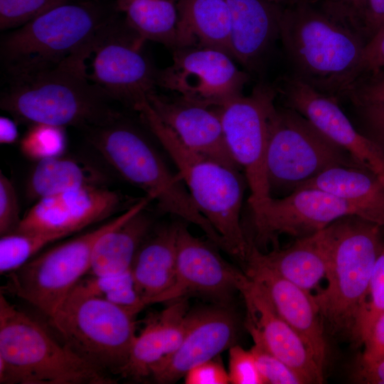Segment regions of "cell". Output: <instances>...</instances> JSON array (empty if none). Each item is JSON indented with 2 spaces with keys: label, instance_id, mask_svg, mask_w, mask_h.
<instances>
[{
  "label": "cell",
  "instance_id": "cell-12",
  "mask_svg": "<svg viewBox=\"0 0 384 384\" xmlns=\"http://www.w3.org/2000/svg\"><path fill=\"white\" fill-rule=\"evenodd\" d=\"M145 42L119 16L104 30L92 51L90 79L114 101L134 110L157 86L158 71L143 52Z\"/></svg>",
  "mask_w": 384,
  "mask_h": 384
},
{
  "label": "cell",
  "instance_id": "cell-38",
  "mask_svg": "<svg viewBox=\"0 0 384 384\" xmlns=\"http://www.w3.org/2000/svg\"><path fill=\"white\" fill-rule=\"evenodd\" d=\"M228 375L233 384H263L250 350L238 345L229 348Z\"/></svg>",
  "mask_w": 384,
  "mask_h": 384
},
{
  "label": "cell",
  "instance_id": "cell-40",
  "mask_svg": "<svg viewBox=\"0 0 384 384\" xmlns=\"http://www.w3.org/2000/svg\"><path fill=\"white\" fill-rule=\"evenodd\" d=\"M363 1V0H319L317 4L330 17L362 37L360 14Z\"/></svg>",
  "mask_w": 384,
  "mask_h": 384
},
{
  "label": "cell",
  "instance_id": "cell-18",
  "mask_svg": "<svg viewBox=\"0 0 384 384\" xmlns=\"http://www.w3.org/2000/svg\"><path fill=\"white\" fill-rule=\"evenodd\" d=\"M246 309L245 327L266 348L291 367L304 383H322L324 369L299 334L279 315L263 287L245 273L238 289Z\"/></svg>",
  "mask_w": 384,
  "mask_h": 384
},
{
  "label": "cell",
  "instance_id": "cell-1",
  "mask_svg": "<svg viewBox=\"0 0 384 384\" xmlns=\"http://www.w3.org/2000/svg\"><path fill=\"white\" fill-rule=\"evenodd\" d=\"M85 50L60 63L31 73L6 78L0 97L1 108L19 121L85 131L110 124L122 118L113 100L87 72Z\"/></svg>",
  "mask_w": 384,
  "mask_h": 384
},
{
  "label": "cell",
  "instance_id": "cell-44",
  "mask_svg": "<svg viewBox=\"0 0 384 384\" xmlns=\"http://www.w3.org/2000/svg\"><path fill=\"white\" fill-rule=\"evenodd\" d=\"M368 131V136L384 149V107L355 106Z\"/></svg>",
  "mask_w": 384,
  "mask_h": 384
},
{
  "label": "cell",
  "instance_id": "cell-30",
  "mask_svg": "<svg viewBox=\"0 0 384 384\" xmlns=\"http://www.w3.org/2000/svg\"><path fill=\"white\" fill-rule=\"evenodd\" d=\"M126 24L144 41L178 48L177 0H114Z\"/></svg>",
  "mask_w": 384,
  "mask_h": 384
},
{
  "label": "cell",
  "instance_id": "cell-13",
  "mask_svg": "<svg viewBox=\"0 0 384 384\" xmlns=\"http://www.w3.org/2000/svg\"><path fill=\"white\" fill-rule=\"evenodd\" d=\"M220 50L198 46L173 50L172 63L158 71L156 85L204 105L221 107L242 95L250 73Z\"/></svg>",
  "mask_w": 384,
  "mask_h": 384
},
{
  "label": "cell",
  "instance_id": "cell-34",
  "mask_svg": "<svg viewBox=\"0 0 384 384\" xmlns=\"http://www.w3.org/2000/svg\"><path fill=\"white\" fill-rule=\"evenodd\" d=\"M384 311V243L376 260L366 304L357 322L353 340L363 343L376 319Z\"/></svg>",
  "mask_w": 384,
  "mask_h": 384
},
{
  "label": "cell",
  "instance_id": "cell-10",
  "mask_svg": "<svg viewBox=\"0 0 384 384\" xmlns=\"http://www.w3.org/2000/svg\"><path fill=\"white\" fill-rule=\"evenodd\" d=\"M150 201L145 196L110 221L33 257L9 274L6 291L33 305L49 318L88 273L97 239L146 208Z\"/></svg>",
  "mask_w": 384,
  "mask_h": 384
},
{
  "label": "cell",
  "instance_id": "cell-7",
  "mask_svg": "<svg viewBox=\"0 0 384 384\" xmlns=\"http://www.w3.org/2000/svg\"><path fill=\"white\" fill-rule=\"evenodd\" d=\"M87 140L124 179L142 189L163 213L198 226L215 245L224 243L201 213L180 176L174 174L148 139L122 118L86 131Z\"/></svg>",
  "mask_w": 384,
  "mask_h": 384
},
{
  "label": "cell",
  "instance_id": "cell-9",
  "mask_svg": "<svg viewBox=\"0 0 384 384\" xmlns=\"http://www.w3.org/2000/svg\"><path fill=\"white\" fill-rule=\"evenodd\" d=\"M336 166L362 168L304 116L290 107L275 105L269 121L266 155L271 196L272 192L291 193Z\"/></svg>",
  "mask_w": 384,
  "mask_h": 384
},
{
  "label": "cell",
  "instance_id": "cell-45",
  "mask_svg": "<svg viewBox=\"0 0 384 384\" xmlns=\"http://www.w3.org/2000/svg\"><path fill=\"white\" fill-rule=\"evenodd\" d=\"M352 375L358 383L384 384V357L374 361L359 357Z\"/></svg>",
  "mask_w": 384,
  "mask_h": 384
},
{
  "label": "cell",
  "instance_id": "cell-2",
  "mask_svg": "<svg viewBox=\"0 0 384 384\" xmlns=\"http://www.w3.org/2000/svg\"><path fill=\"white\" fill-rule=\"evenodd\" d=\"M279 41L286 75L339 100L361 76L366 42L317 3L285 7Z\"/></svg>",
  "mask_w": 384,
  "mask_h": 384
},
{
  "label": "cell",
  "instance_id": "cell-36",
  "mask_svg": "<svg viewBox=\"0 0 384 384\" xmlns=\"http://www.w3.org/2000/svg\"><path fill=\"white\" fill-rule=\"evenodd\" d=\"M69 0H0V29L19 28Z\"/></svg>",
  "mask_w": 384,
  "mask_h": 384
},
{
  "label": "cell",
  "instance_id": "cell-23",
  "mask_svg": "<svg viewBox=\"0 0 384 384\" xmlns=\"http://www.w3.org/2000/svg\"><path fill=\"white\" fill-rule=\"evenodd\" d=\"M169 302L150 316L136 335L122 375L137 380L150 376L153 367L179 346L188 324V300L181 297Z\"/></svg>",
  "mask_w": 384,
  "mask_h": 384
},
{
  "label": "cell",
  "instance_id": "cell-4",
  "mask_svg": "<svg viewBox=\"0 0 384 384\" xmlns=\"http://www.w3.org/2000/svg\"><path fill=\"white\" fill-rule=\"evenodd\" d=\"M380 228L348 215L323 229L329 256L327 284L313 296L321 317L334 333L353 338L383 245Z\"/></svg>",
  "mask_w": 384,
  "mask_h": 384
},
{
  "label": "cell",
  "instance_id": "cell-22",
  "mask_svg": "<svg viewBox=\"0 0 384 384\" xmlns=\"http://www.w3.org/2000/svg\"><path fill=\"white\" fill-rule=\"evenodd\" d=\"M231 21L233 58L262 75L279 41L285 6L275 0H225Z\"/></svg>",
  "mask_w": 384,
  "mask_h": 384
},
{
  "label": "cell",
  "instance_id": "cell-29",
  "mask_svg": "<svg viewBox=\"0 0 384 384\" xmlns=\"http://www.w3.org/2000/svg\"><path fill=\"white\" fill-rule=\"evenodd\" d=\"M109 178L97 166L62 155L38 161L28 180L27 196L32 200L87 186H105Z\"/></svg>",
  "mask_w": 384,
  "mask_h": 384
},
{
  "label": "cell",
  "instance_id": "cell-47",
  "mask_svg": "<svg viewBox=\"0 0 384 384\" xmlns=\"http://www.w3.org/2000/svg\"><path fill=\"white\" fill-rule=\"evenodd\" d=\"M18 138L16 124L9 117H0V142L10 144L16 142Z\"/></svg>",
  "mask_w": 384,
  "mask_h": 384
},
{
  "label": "cell",
  "instance_id": "cell-32",
  "mask_svg": "<svg viewBox=\"0 0 384 384\" xmlns=\"http://www.w3.org/2000/svg\"><path fill=\"white\" fill-rule=\"evenodd\" d=\"M67 237L43 231H14L1 236L0 272L17 270L47 245Z\"/></svg>",
  "mask_w": 384,
  "mask_h": 384
},
{
  "label": "cell",
  "instance_id": "cell-28",
  "mask_svg": "<svg viewBox=\"0 0 384 384\" xmlns=\"http://www.w3.org/2000/svg\"><path fill=\"white\" fill-rule=\"evenodd\" d=\"M145 209L106 231L97 239L87 274L110 276L131 270L152 223Z\"/></svg>",
  "mask_w": 384,
  "mask_h": 384
},
{
  "label": "cell",
  "instance_id": "cell-15",
  "mask_svg": "<svg viewBox=\"0 0 384 384\" xmlns=\"http://www.w3.org/2000/svg\"><path fill=\"white\" fill-rule=\"evenodd\" d=\"M176 245L175 282L153 304L188 294L225 304L238 292L245 273L227 262L210 245L191 233L183 223H177Z\"/></svg>",
  "mask_w": 384,
  "mask_h": 384
},
{
  "label": "cell",
  "instance_id": "cell-25",
  "mask_svg": "<svg viewBox=\"0 0 384 384\" xmlns=\"http://www.w3.org/2000/svg\"><path fill=\"white\" fill-rule=\"evenodd\" d=\"M257 257L279 275L311 292L325 278L329 256L323 230L299 238L291 246L264 253L252 242Z\"/></svg>",
  "mask_w": 384,
  "mask_h": 384
},
{
  "label": "cell",
  "instance_id": "cell-42",
  "mask_svg": "<svg viewBox=\"0 0 384 384\" xmlns=\"http://www.w3.org/2000/svg\"><path fill=\"white\" fill-rule=\"evenodd\" d=\"M384 26V0H363L360 30L366 43Z\"/></svg>",
  "mask_w": 384,
  "mask_h": 384
},
{
  "label": "cell",
  "instance_id": "cell-37",
  "mask_svg": "<svg viewBox=\"0 0 384 384\" xmlns=\"http://www.w3.org/2000/svg\"><path fill=\"white\" fill-rule=\"evenodd\" d=\"M343 99L354 106L384 107V68L361 75L351 86Z\"/></svg>",
  "mask_w": 384,
  "mask_h": 384
},
{
  "label": "cell",
  "instance_id": "cell-24",
  "mask_svg": "<svg viewBox=\"0 0 384 384\" xmlns=\"http://www.w3.org/2000/svg\"><path fill=\"white\" fill-rule=\"evenodd\" d=\"M177 223L163 226L140 246L132 265L137 292L146 306L175 282Z\"/></svg>",
  "mask_w": 384,
  "mask_h": 384
},
{
  "label": "cell",
  "instance_id": "cell-43",
  "mask_svg": "<svg viewBox=\"0 0 384 384\" xmlns=\"http://www.w3.org/2000/svg\"><path fill=\"white\" fill-rule=\"evenodd\" d=\"M384 68V26L365 45L361 63V75Z\"/></svg>",
  "mask_w": 384,
  "mask_h": 384
},
{
  "label": "cell",
  "instance_id": "cell-3",
  "mask_svg": "<svg viewBox=\"0 0 384 384\" xmlns=\"http://www.w3.org/2000/svg\"><path fill=\"white\" fill-rule=\"evenodd\" d=\"M121 14L114 0H69L2 36L0 55L6 78L54 66L92 50Z\"/></svg>",
  "mask_w": 384,
  "mask_h": 384
},
{
  "label": "cell",
  "instance_id": "cell-35",
  "mask_svg": "<svg viewBox=\"0 0 384 384\" xmlns=\"http://www.w3.org/2000/svg\"><path fill=\"white\" fill-rule=\"evenodd\" d=\"M253 346L250 349L255 358L263 384H305L302 378L288 365L272 353L260 338L249 332Z\"/></svg>",
  "mask_w": 384,
  "mask_h": 384
},
{
  "label": "cell",
  "instance_id": "cell-26",
  "mask_svg": "<svg viewBox=\"0 0 384 384\" xmlns=\"http://www.w3.org/2000/svg\"><path fill=\"white\" fill-rule=\"evenodd\" d=\"M177 8L178 48H212L233 57L231 21L225 0H177Z\"/></svg>",
  "mask_w": 384,
  "mask_h": 384
},
{
  "label": "cell",
  "instance_id": "cell-11",
  "mask_svg": "<svg viewBox=\"0 0 384 384\" xmlns=\"http://www.w3.org/2000/svg\"><path fill=\"white\" fill-rule=\"evenodd\" d=\"M275 84L265 80L220 107L221 121L228 147L250 188L248 203L256 210L272 196L266 170L270 114L275 107Z\"/></svg>",
  "mask_w": 384,
  "mask_h": 384
},
{
  "label": "cell",
  "instance_id": "cell-8",
  "mask_svg": "<svg viewBox=\"0 0 384 384\" xmlns=\"http://www.w3.org/2000/svg\"><path fill=\"white\" fill-rule=\"evenodd\" d=\"M139 312L102 298L71 291L48 318L60 340L107 374H122L136 334Z\"/></svg>",
  "mask_w": 384,
  "mask_h": 384
},
{
  "label": "cell",
  "instance_id": "cell-31",
  "mask_svg": "<svg viewBox=\"0 0 384 384\" xmlns=\"http://www.w3.org/2000/svg\"><path fill=\"white\" fill-rule=\"evenodd\" d=\"M72 291L102 298L138 312L146 306L136 290L132 270L110 276H84Z\"/></svg>",
  "mask_w": 384,
  "mask_h": 384
},
{
  "label": "cell",
  "instance_id": "cell-16",
  "mask_svg": "<svg viewBox=\"0 0 384 384\" xmlns=\"http://www.w3.org/2000/svg\"><path fill=\"white\" fill-rule=\"evenodd\" d=\"M339 101L298 81L289 83L284 92L287 107L304 116L362 168L384 183V149L353 126Z\"/></svg>",
  "mask_w": 384,
  "mask_h": 384
},
{
  "label": "cell",
  "instance_id": "cell-5",
  "mask_svg": "<svg viewBox=\"0 0 384 384\" xmlns=\"http://www.w3.org/2000/svg\"><path fill=\"white\" fill-rule=\"evenodd\" d=\"M136 111L169 155L199 211L221 238L225 251L244 262L250 242L241 224L244 192L239 171L185 146L158 117L148 100Z\"/></svg>",
  "mask_w": 384,
  "mask_h": 384
},
{
  "label": "cell",
  "instance_id": "cell-27",
  "mask_svg": "<svg viewBox=\"0 0 384 384\" xmlns=\"http://www.w3.org/2000/svg\"><path fill=\"white\" fill-rule=\"evenodd\" d=\"M305 188H319L345 199L361 208L368 220L384 226V183L365 169L333 167L295 190Z\"/></svg>",
  "mask_w": 384,
  "mask_h": 384
},
{
  "label": "cell",
  "instance_id": "cell-46",
  "mask_svg": "<svg viewBox=\"0 0 384 384\" xmlns=\"http://www.w3.org/2000/svg\"><path fill=\"white\" fill-rule=\"evenodd\" d=\"M363 344L362 359L374 361L384 357V311L375 321Z\"/></svg>",
  "mask_w": 384,
  "mask_h": 384
},
{
  "label": "cell",
  "instance_id": "cell-14",
  "mask_svg": "<svg viewBox=\"0 0 384 384\" xmlns=\"http://www.w3.org/2000/svg\"><path fill=\"white\" fill-rule=\"evenodd\" d=\"M348 215L367 220L364 212L353 203L314 188L297 189L282 198L271 197L252 212L259 242L273 240L283 234L298 238L310 235Z\"/></svg>",
  "mask_w": 384,
  "mask_h": 384
},
{
  "label": "cell",
  "instance_id": "cell-39",
  "mask_svg": "<svg viewBox=\"0 0 384 384\" xmlns=\"http://www.w3.org/2000/svg\"><path fill=\"white\" fill-rule=\"evenodd\" d=\"M18 196L12 182L0 172V234L14 232L21 220Z\"/></svg>",
  "mask_w": 384,
  "mask_h": 384
},
{
  "label": "cell",
  "instance_id": "cell-21",
  "mask_svg": "<svg viewBox=\"0 0 384 384\" xmlns=\"http://www.w3.org/2000/svg\"><path fill=\"white\" fill-rule=\"evenodd\" d=\"M147 100L158 117L188 148L232 169H240L228 147L220 107L194 102L178 95L167 97L156 91Z\"/></svg>",
  "mask_w": 384,
  "mask_h": 384
},
{
  "label": "cell",
  "instance_id": "cell-19",
  "mask_svg": "<svg viewBox=\"0 0 384 384\" xmlns=\"http://www.w3.org/2000/svg\"><path fill=\"white\" fill-rule=\"evenodd\" d=\"M237 326L235 316L225 306L190 311L179 346L153 367L150 377L158 383L176 382L194 366L233 346Z\"/></svg>",
  "mask_w": 384,
  "mask_h": 384
},
{
  "label": "cell",
  "instance_id": "cell-6",
  "mask_svg": "<svg viewBox=\"0 0 384 384\" xmlns=\"http://www.w3.org/2000/svg\"><path fill=\"white\" fill-rule=\"evenodd\" d=\"M35 319L0 295L1 384H112Z\"/></svg>",
  "mask_w": 384,
  "mask_h": 384
},
{
  "label": "cell",
  "instance_id": "cell-33",
  "mask_svg": "<svg viewBox=\"0 0 384 384\" xmlns=\"http://www.w3.org/2000/svg\"><path fill=\"white\" fill-rule=\"evenodd\" d=\"M66 144L65 127L33 124L21 139L20 149L26 157L38 161L63 155Z\"/></svg>",
  "mask_w": 384,
  "mask_h": 384
},
{
  "label": "cell",
  "instance_id": "cell-20",
  "mask_svg": "<svg viewBox=\"0 0 384 384\" xmlns=\"http://www.w3.org/2000/svg\"><path fill=\"white\" fill-rule=\"evenodd\" d=\"M244 263L245 274L263 287L277 312L299 334L324 369L327 344L314 296L263 264L251 243Z\"/></svg>",
  "mask_w": 384,
  "mask_h": 384
},
{
  "label": "cell",
  "instance_id": "cell-17",
  "mask_svg": "<svg viewBox=\"0 0 384 384\" xmlns=\"http://www.w3.org/2000/svg\"><path fill=\"white\" fill-rule=\"evenodd\" d=\"M125 197L106 186H87L42 198L21 218L15 231L72 235L123 207Z\"/></svg>",
  "mask_w": 384,
  "mask_h": 384
},
{
  "label": "cell",
  "instance_id": "cell-41",
  "mask_svg": "<svg viewBox=\"0 0 384 384\" xmlns=\"http://www.w3.org/2000/svg\"><path fill=\"white\" fill-rule=\"evenodd\" d=\"M186 384H228L230 378L218 356L198 364L185 375Z\"/></svg>",
  "mask_w": 384,
  "mask_h": 384
},
{
  "label": "cell",
  "instance_id": "cell-48",
  "mask_svg": "<svg viewBox=\"0 0 384 384\" xmlns=\"http://www.w3.org/2000/svg\"><path fill=\"white\" fill-rule=\"evenodd\" d=\"M285 7L292 6L302 3H317L319 0H275Z\"/></svg>",
  "mask_w": 384,
  "mask_h": 384
}]
</instances>
